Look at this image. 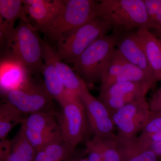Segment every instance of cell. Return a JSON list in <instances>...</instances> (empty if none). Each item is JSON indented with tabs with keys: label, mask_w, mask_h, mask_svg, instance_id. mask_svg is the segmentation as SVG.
I'll use <instances>...</instances> for the list:
<instances>
[{
	"label": "cell",
	"mask_w": 161,
	"mask_h": 161,
	"mask_svg": "<svg viewBox=\"0 0 161 161\" xmlns=\"http://www.w3.org/2000/svg\"><path fill=\"white\" fill-rule=\"evenodd\" d=\"M97 10L98 17L107 20L116 36L135 29L154 30L144 0H102Z\"/></svg>",
	"instance_id": "1"
},
{
	"label": "cell",
	"mask_w": 161,
	"mask_h": 161,
	"mask_svg": "<svg viewBox=\"0 0 161 161\" xmlns=\"http://www.w3.org/2000/svg\"><path fill=\"white\" fill-rule=\"evenodd\" d=\"M39 31L29 20L20 19L5 46L28 69L31 74H42L43 43Z\"/></svg>",
	"instance_id": "2"
},
{
	"label": "cell",
	"mask_w": 161,
	"mask_h": 161,
	"mask_svg": "<svg viewBox=\"0 0 161 161\" xmlns=\"http://www.w3.org/2000/svg\"><path fill=\"white\" fill-rule=\"evenodd\" d=\"M118 36L112 33L100 37L72 62L74 69L86 84L101 82L104 78L116 49Z\"/></svg>",
	"instance_id": "3"
},
{
	"label": "cell",
	"mask_w": 161,
	"mask_h": 161,
	"mask_svg": "<svg viewBox=\"0 0 161 161\" xmlns=\"http://www.w3.org/2000/svg\"><path fill=\"white\" fill-rule=\"evenodd\" d=\"M62 8L46 26L39 30L57 43L73 31L98 17V3L92 0H63Z\"/></svg>",
	"instance_id": "4"
},
{
	"label": "cell",
	"mask_w": 161,
	"mask_h": 161,
	"mask_svg": "<svg viewBox=\"0 0 161 161\" xmlns=\"http://www.w3.org/2000/svg\"><path fill=\"white\" fill-rule=\"evenodd\" d=\"M112 30L109 23L97 17L73 31L57 42V51L60 58L72 63L94 42Z\"/></svg>",
	"instance_id": "5"
},
{
	"label": "cell",
	"mask_w": 161,
	"mask_h": 161,
	"mask_svg": "<svg viewBox=\"0 0 161 161\" xmlns=\"http://www.w3.org/2000/svg\"><path fill=\"white\" fill-rule=\"evenodd\" d=\"M58 102L62 108L59 124L61 136L75 148L86 132L87 118L85 109L78 95L67 91Z\"/></svg>",
	"instance_id": "6"
},
{
	"label": "cell",
	"mask_w": 161,
	"mask_h": 161,
	"mask_svg": "<svg viewBox=\"0 0 161 161\" xmlns=\"http://www.w3.org/2000/svg\"><path fill=\"white\" fill-rule=\"evenodd\" d=\"M110 113L113 123L118 129L117 135L131 137L142 131L152 112L149 102L144 97Z\"/></svg>",
	"instance_id": "7"
},
{
	"label": "cell",
	"mask_w": 161,
	"mask_h": 161,
	"mask_svg": "<svg viewBox=\"0 0 161 161\" xmlns=\"http://www.w3.org/2000/svg\"><path fill=\"white\" fill-rule=\"evenodd\" d=\"M6 102L23 114L52 111L53 99L44 86L33 80L24 87L8 92Z\"/></svg>",
	"instance_id": "8"
},
{
	"label": "cell",
	"mask_w": 161,
	"mask_h": 161,
	"mask_svg": "<svg viewBox=\"0 0 161 161\" xmlns=\"http://www.w3.org/2000/svg\"><path fill=\"white\" fill-rule=\"evenodd\" d=\"M21 128L37 151L61 134L59 125L52 111L29 114L24 118Z\"/></svg>",
	"instance_id": "9"
},
{
	"label": "cell",
	"mask_w": 161,
	"mask_h": 161,
	"mask_svg": "<svg viewBox=\"0 0 161 161\" xmlns=\"http://www.w3.org/2000/svg\"><path fill=\"white\" fill-rule=\"evenodd\" d=\"M78 96L84 106L88 122L94 136L103 138L115 137V126L109 111L99 99L91 94L86 83L82 87Z\"/></svg>",
	"instance_id": "10"
},
{
	"label": "cell",
	"mask_w": 161,
	"mask_h": 161,
	"mask_svg": "<svg viewBox=\"0 0 161 161\" xmlns=\"http://www.w3.org/2000/svg\"><path fill=\"white\" fill-rule=\"evenodd\" d=\"M154 86L150 84L122 81L113 84L99 93V99L110 112L117 111L133 101L146 97Z\"/></svg>",
	"instance_id": "11"
},
{
	"label": "cell",
	"mask_w": 161,
	"mask_h": 161,
	"mask_svg": "<svg viewBox=\"0 0 161 161\" xmlns=\"http://www.w3.org/2000/svg\"><path fill=\"white\" fill-rule=\"evenodd\" d=\"M5 52L0 67V86L4 95L24 87L31 81V74L26 66L9 52Z\"/></svg>",
	"instance_id": "12"
},
{
	"label": "cell",
	"mask_w": 161,
	"mask_h": 161,
	"mask_svg": "<svg viewBox=\"0 0 161 161\" xmlns=\"http://www.w3.org/2000/svg\"><path fill=\"white\" fill-rule=\"evenodd\" d=\"M116 47V49L128 62L144 70L153 72L136 31H133L118 36Z\"/></svg>",
	"instance_id": "13"
},
{
	"label": "cell",
	"mask_w": 161,
	"mask_h": 161,
	"mask_svg": "<svg viewBox=\"0 0 161 161\" xmlns=\"http://www.w3.org/2000/svg\"><path fill=\"white\" fill-rule=\"evenodd\" d=\"M19 19L28 20L23 1L0 0L1 45L6 44L10 37L14 31L15 23Z\"/></svg>",
	"instance_id": "14"
},
{
	"label": "cell",
	"mask_w": 161,
	"mask_h": 161,
	"mask_svg": "<svg viewBox=\"0 0 161 161\" xmlns=\"http://www.w3.org/2000/svg\"><path fill=\"white\" fill-rule=\"evenodd\" d=\"M27 16L34 22L38 31L46 26L62 8L63 0H24Z\"/></svg>",
	"instance_id": "15"
},
{
	"label": "cell",
	"mask_w": 161,
	"mask_h": 161,
	"mask_svg": "<svg viewBox=\"0 0 161 161\" xmlns=\"http://www.w3.org/2000/svg\"><path fill=\"white\" fill-rule=\"evenodd\" d=\"M43 51L51 59L58 77L66 91L78 95L85 82L80 76L59 57L56 49H54L45 40L43 43Z\"/></svg>",
	"instance_id": "16"
},
{
	"label": "cell",
	"mask_w": 161,
	"mask_h": 161,
	"mask_svg": "<svg viewBox=\"0 0 161 161\" xmlns=\"http://www.w3.org/2000/svg\"><path fill=\"white\" fill-rule=\"evenodd\" d=\"M121 161H160L159 157L150 147L140 142L138 137L116 135Z\"/></svg>",
	"instance_id": "17"
},
{
	"label": "cell",
	"mask_w": 161,
	"mask_h": 161,
	"mask_svg": "<svg viewBox=\"0 0 161 161\" xmlns=\"http://www.w3.org/2000/svg\"><path fill=\"white\" fill-rule=\"evenodd\" d=\"M136 32L157 80H161V40L148 30L138 29Z\"/></svg>",
	"instance_id": "18"
},
{
	"label": "cell",
	"mask_w": 161,
	"mask_h": 161,
	"mask_svg": "<svg viewBox=\"0 0 161 161\" xmlns=\"http://www.w3.org/2000/svg\"><path fill=\"white\" fill-rule=\"evenodd\" d=\"M43 61L44 67L42 74L44 86L52 98L58 101L64 95L66 90L58 77L53 61L44 51Z\"/></svg>",
	"instance_id": "19"
},
{
	"label": "cell",
	"mask_w": 161,
	"mask_h": 161,
	"mask_svg": "<svg viewBox=\"0 0 161 161\" xmlns=\"http://www.w3.org/2000/svg\"><path fill=\"white\" fill-rule=\"evenodd\" d=\"M37 152L21 128L12 142L11 152L5 161H33Z\"/></svg>",
	"instance_id": "20"
},
{
	"label": "cell",
	"mask_w": 161,
	"mask_h": 161,
	"mask_svg": "<svg viewBox=\"0 0 161 161\" xmlns=\"http://www.w3.org/2000/svg\"><path fill=\"white\" fill-rule=\"evenodd\" d=\"M24 114L6 102L0 107V139H5L12 129L22 124Z\"/></svg>",
	"instance_id": "21"
},
{
	"label": "cell",
	"mask_w": 161,
	"mask_h": 161,
	"mask_svg": "<svg viewBox=\"0 0 161 161\" xmlns=\"http://www.w3.org/2000/svg\"><path fill=\"white\" fill-rule=\"evenodd\" d=\"M157 81L153 72L144 70L127 61L121 71L115 78L114 84L130 81L149 83L154 86Z\"/></svg>",
	"instance_id": "22"
},
{
	"label": "cell",
	"mask_w": 161,
	"mask_h": 161,
	"mask_svg": "<svg viewBox=\"0 0 161 161\" xmlns=\"http://www.w3.org/2000/svg\"><path fill=\"white\" fill-rule=\"evenodd\" d=\"M75 149L63 139L60 134L48 142L42 150L54 160L64 161L69 158Z\"/></svg>",
	"instance_id": "23"
},
{
	"label": "cell",
	"mask_w": 161,
	"mask_h": 161,
	"mask_svg": "<svg viewBox=\"0 0 161 161\" xmlns=\"http://www.w3.org/2000/svg\"><path fill=\"white\" fill-rule=\"evenodd\" d=\"M126 61V59L116 48L106 75L101 81L99 93L105 91L114 84L115 78L121 71Z\"/></svg>",
	"instance_id": "24"
},
{
	"label": "cell",
	"mask_w": 161,
	"mask_h": 161,
	"mask_svg": "<svg viewBox=\"0 0 161 161\" xmlns=\"http://www.w3.org/2000/svg\"><path fill=\"white\" fill-rule=\"evenodd\" d=\"M92 139L100 149L107 161H121V155L116 136L112 138H103L94 136Z\"/></svg>",
	"instance_id": "25"
},
{
	"label": "cell",
	"mask_w": 161,
	"mask_h": 161,
	"mask_svg": "<svg viewBox=\"0 0 161 161\" xmlns=\"http://www.w3.org/2000/svg\"><path fill=\"white\" fill-rule=\"evenodd\" d=\"M148 16L154 26L155 36L161 34V0H144Z\"/></svg>",
	"instance_id": "26"
},
{
	"label": "cell",
	"mask_w": 161,
	"mask_h": 161,
	"mask_svg": "<svg viewBox=\"0 0 161 161\" xmlns=\"http://www.w3.org/2000/svg\"><path fill=\"white\" fill-rule=\"evenodd\" d=\"M161 131V114L152 112L150 118L142 130L141 135H151Z\"/></svg>",
	"instance_id": "27"
},
{
	"label": "cell",
	"mask_w": 161,
	"mask_h": 161,
	"mask_svg": "<svg viewBox=\"0 0 161 161\" xmlns=\"http://www.w3.org/2000/svg\"><path fill=\"white\" fill-rule=\"evenodd\" d=\"M86 153L89 161H107L104 156L93 139L86 142Z\"/></svg>",
	"instance_id": "28"
},
{
	"label": "cell",
	"mask_w": 161,
	"mask_h": 161,
	"mask_svg": "<svg viewBox=\"0 0 161 161\" xmlns=\"http://www.w3.org/2000/svg\"><path fill=\"white\" fill-rule=\"evenodd\" d=\"M138 139L141 144L150 147L153 144L161 142V131L149 135H141Z\"/></svg>",
	"instance_id": "29"
},
{
	"label": "cell",
	"mask_w": 161,
	"mask_h": 161,
	"mask_svg": "<svg viewBox=\"0 0 161 161\" xmlns=\"http://www.w3.org/2000/svg\"><path fill=\"white\" fill-rule=\"evenodd\" d=\"M149 104L151 112L161 114V83L158 89L153 95Z\"/></svg>",
	"instance_id": "30"
},
{
	"label": "cell",
	"mask_w": 161,
	"mask_h": 161,
	"mask_svg": "<svg viewBox=\"0 0 161 161\" xmlns=\"http://www.w3.org/2000/svg\"><path fill=\"white\" fill-rule=\"evenodd\" d=\"M12 149V142L8 140H2L0 142V160L5 161L10 154Z\"/></svg>",
	"instance_id": "31"
},
{
	"label": "cell",
	"mask_w": 161,
	"mask_h": 161,
	"mask_svg": "<svg viewBox=\"0 0 161 161\" xmlns=\"http://www.w3.org/2000/svg\"><path fill=\"white\" fill-rule=\"evenodd\" d=\"M33 161H55L47 155L45 151L41 150L37 152Z\"/></svg>",
	"instance_id": "32"
},
{
	"label": "cell",
	"mask_w": 161,
	"mask_h": 161,
	"mask_svg": "<svg viewBox=\"0 0 161 161\" xmlns=\"http://www.w3.org/2000/svg\"><path fill=\"white\" fill-rule=\"evenodd\" d=\"M150 147L158 156H161V142L153 144Z\"/></svg>",
	"instance_id": "33"
},
{
	"label": "cell",
	"mask_w": 161,
	"mask_h": 161,
	"mask_svg": "<svg viewBox=\"0 0 161 161\" xmlns=\"http://www.w3.org/2000/svg\"><path fill=\"white\" fill-rule=\"evenodd\" d=\"M77 161H89L87 159H86L80 160Z\"/></svg>",
	"instance_id": "34"
}]
</instances>
